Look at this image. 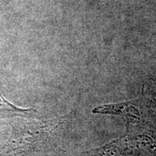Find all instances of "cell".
Instances as JSON below:
<instances>
[{
  "label": "cell",
  "mask_w": 156,
  "mask_h": 156,
  "mask_svg": "<svg viewBox=\"0 0 156 156\" xmlns=\"http://www.w3.org/2000/svg\"><path fill=\"white\" fill-rule=\"evenodd\" d=\"M132 106L127 103H119L116 105H105L98 106L93 109V113L107 114H118L124 115L126 119L131 120L132 119H139L140 113L135 108L129 110Z\"/></svg>",
  "instance_id": "6da1fadb"
}]
</instances>
